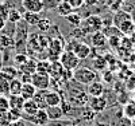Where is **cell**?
<instances>
[{"label": "cell", "instance_id": "6da1fadb", "mask_svg": "<svg viewBox=\"0 0 135 126\" xmlns=\"http://www.w3.org/2000/svg\"><path fill=\"white\" fill-rule=\"evenodd\" d=\"M81 31L84 34H95L97 31H101L103 28V19H101L99 15H91L88 16L85 20L81 21Z\"/></svg>", "mask_w": 135, "mask_h": 126}, {"label": "cell", "instance_id": "7a4b0ae2", "mask_svg": "<svg viewBox=\"0 0 135 126\" xmlns=\"http://www.w3.org/2000/svg\"><path fill=\"white\" fill-rule=\"evenodd\" d=\"M97 74L91 70V68H86V67H81V68H76L73 71V79L76 82H78L80 85H89L92 83L93 81H96Z\"/></svg>", "mask_w": 135, "mask_h": 126}, {"label": "cell", "instance_id": "3957f363", "mask_svg": "<svg viewBox=\"0 0 135 126\" xmlns=\"http://www.w3.org/2000/svg\"><path fill=\"white\" fill-rule=\"evenodd\" d=\"M58 62L65 70H70V71H74L76 68H78V64H80V59L77 58V55L73 51H68V50H64V52L60 55Z\"/></svg>", "mask_w": 135, "mask_h": 126}, {"label": "cell", "instance_id": "277c9868", "mask_svg": "<svg viewBox=\"0 0 135 126\" xmlns=\"http://www.w3.org/2000/svg\"><path fill=\"white\" fill-rule=\"evenodd\" d=\"M18 27L15 30V38H14V42H15V46L14 47H16L18 50L20 47H25V46L27 44V39H28V32H27V27L20 24V21L18 23Z\"/></svg>", "mask_w": 135, "mask_h": 126}, {"label": "cell", "instance_id": "5b68a950", "mask_svg": "<svg viewBox=\"0 0 135 126\" xmlns=\"http://www.w3.org/2000/svg\"><path fill=\"white\" fill-rule=\"evenodd\" d=\"M50 76L49 74H41V73H35L31 76V83L35 86L37 90H47L50 87Z\"/></svg>", "mask_w": 135, "mask_h": 126}, {"label": "cell", "instance_id": "8992f818", "mask_svg": "<svg viewBox=\"0 0 135 126\" xmlns=\"http://www.w3.org/2000/svg\"><path fill=\"white\" fill-rule=\"evenodd\" d=\"M88 106L91 107L95 113H103L108 107V101L104 95L91 97V99H89V102H88Z\"/></svg>", "mask_w": 135, "mask_h": 126}, {"label": "cell", "instance_id": "52a82bcc", "mask_svg": "<svg viewBox=\"0 0 135 126\" xmlns=\"http://www.w3.org/2000/svg\"><path fill=\"white\" fill-rule=\"evenodd\" d=\"M23 119L30 121L31 123H34L35 126H46L50 122L47 114H46V110H42V109H39L32 117H27V118H23Z\"/></svg>", "mask_w": 135, "mask_h": 126}, {"label": "cell", "instance_id": "ba28073f", "mask_svg": "<svg viewBox=\"0 0 135 126\" xmlns=\"http://www.w3.org/2000/svg\"><path fill=\"white\" fill-rule=\"evenodd\" d=\"M89 99H91V97L88 95L86 91H78V93L73 94V97L70 98V103L74 106V107H84L88 105Z\"/></svg>", "mask_w": 135, "mask_h": 126}, {"label": "cell", "instance_id": "9c48e42d", "mask_svg": "<svg viewBox=\"0 0 135 126\" xmlns=\"http://www.w3.org/2000/svg\"><path fill=\"white\" fill-rule=\"evenodd\" d=\"M20 3H22V7L26 11H30V12L41 14L43 11L42 0H20Z\"/></svg>", "mask_w": 135, "mask_h": 126}, {"label": "cell", "instance_id": "30bf717a", "mask_svg": "<svg viewBox=\"0 0 135 126\" xmlns=\"http://www.w3.org/2000/svg\"><path fill=\"white\" fill-rule=\"evenodd\" d=\"M39 110V107L37 106V103L32 99H27L25 101L23 107H22V119L27 118V117H32L34 114Z\"/></svg>", "mask_w": 135, "mask_h": 126}, {"label": "cell", "instance_id": "8fae6325", "mask_svg": "<svg viewBox=\"0 0 135 126\" xmlns=\"http://www.w3.org/2000/svg\"><path fill=\"white\" fill-rule=\"evenodd\" d=\"M73 52L77 55V58L81 61V59H85V58H88V56L91 55V47H89L86 43L78 40L77 44H76V47L73 48Z\"/></svg>", "mask_w": 135, "mask_h": 126}, {"label": "cell", "instance_id": "7c38bea8", "mask_svg": "<svg viewBox=\"0 0 135 126\" xmlns=\"http://www.w3.org/2000/svg\"><path fill=\"white\" fill-rule=\"evenodd\" d=\"M86 93L89 97H100L104 94V85L99 82V81H93L92 83H89L86 86Z\"/></svg>", "mask_w": 135, "mask_h": 126}, {"label": "cell", "instance_id": "4fadbf2b", "mask_svg": "<svg viewBox=\"0 0 135 126\" xmlns=\"http://www.w3.org/2000/svg\"><path fill=\"white\" fill-rule=\"evenodd\" d=\"M45 101H46V105H47V106H60L62 98H61V95H60L58 91L50 90V91H46Z\"/></svg>", "mask_w": 135, "mask_h": 126}, {"label": "cell", "instance_id": "5bb4252c", "mask_svg": "<svg viewBox=\"0 0 135 126\" xmlns=\"http://www.w3.org/2000/svg\"><path fill=\"white\" fill-rule=\"evenodd\" d=\"M91 42H92V44L95 46V47L101 48V47H105L107 46L108 38L104 35L103 31H97V32H95V34L91 35Z\"/></svg>", "mask_w": 135, "mask_h": 126}, {"label": "cell", "instance_id": "9a60e30c", "mask_svg": "<svg viewBox=\"0 0 135 126\" xmlns=\"http://www.w3.org/2000/svg\"><path fill=\"white\" fill-rule=\"evenodd\" d=\"M18 71H19V74H28V75L35 74L37 73V61L32 58H28V61L23 66L18 67Z\"/></svg>", "mask_w": 135, "mask_h": 126}, {"label": "cell", "instance_id": "2e32d148", "mask_svg": "<svg viewBox=\"0 0 135 126\" xmlns=\"http://www.w3.org/2000/svg\"><path fill=\"white\" fill-rule=\"evenodd\" d=\"M62 74H64V67L61 66V63H60L58 61L51 62L50 71H49V76H50L51 79H58V81H61Z\"/></svg>", "mask_w": 135, "mask_h": 126}, {"label": "cell", "instance_id": "e0dca14e", "mask_svg": "<svg viewBox=\"0 0 135 126\" xmlns=\"http://www.w3.org/2000/svg\"><path fill=\"white\" fill-rule=\"evenodd\" d=\"M22 20H23L26 24H28V26H37L38 21L41 20V14L26 11V12L22 14Z\"/></svg>", "mask_w": 135, "mask_h": 126}, {"label": "cell", "instance_id": "ac0fdd59", "mask_svg": "<svg viewBox=\"0 0 135 126\" xmlns=\"http://www.w3.org/2000/svg\"><path fill=\"white\" fill-rule=\"evenodd\" d=\"M37 93V89L32 83H23L22 85V90H20V97L25 101L27 99H32L34 94Z\"/></svg>", "mask_w": 135, "mask_h": 126}, {"label": "cell", "instance_id": "d6986e66", "mask_svg": "<svg viewBox=\"0 0 135 126\" xmlns=\"http://www.w3.org/2000/svg\"><path fill=\"white\" fill-rule=\"evenodd\" d=\"M45 110H46V114L50 121H58L62 117H65L60 106H47Z\"/></svg>", "mask_w": 135, "mask_h": 126}, {"label": "cell", "instance_id": "ffe728a7", "mask_svg": "<svg viewBox=\"0 0 135 126\" xmlns=\"http://www.w3.org/2000/svg\"><path fill=\"white\" fill-rule=\"evenodd\" d=\"M128 19H132L131 14L126 12V11L119 9V11H116V12H115V16L112 18V26H115V27L118 28L123 21H124V20H128Z\"/></svg>", "mask_w": 135, "mask_h": 126}, {"label": "cell", "instance_id": "44dd1931", "mask_svg": "<svg viewBox=\"0 0 135 126\" xmlns=\"http://www.w3.org/2000/svg\"><path fill=\"white\" fill-rule=\"evenodd\" d=\"M119 31L122 32V35H132L135 32V21L132 19H128V20H124L122 24L118 27Z\"/></svg>", "mask_w": 135, "mask_h": 126}, {"label": "cell", "instance_id": "7402d4cb", "mask_svg": "<svg viewBox=\"0 0 135 126\" xmlns=\"http://www.w3.org/2000/svg\"><path fill=\"white\" fill-rule=\"evenodd\" d=\"M46 91L47 90H37V93L34 94V97H32V101L37 103V106L39 107V109H42V110H45L47 107V105H46V101H45V95H46Z\"/></svg>", "mask_w": 135, "mask_h": 126}, {"label": "cell", "instance_id": "603a6c76", "mask_svg": "<svg viewBox=\"0 0 135 126\" xmlns=\"http://www.w3.org/2000/svg\"><path fill=\"white\" fill-rule=\"evenodd\" d=\"M81 109V114H80V118L85 122H93L96 119V116L97 113H95L89 106H84V107H80Z\"/></svg>", "mask_w": 135, "mask_h": 126}, {"label": "cell", "instance_id": "cb8c5ba5", "mask_svg": "<svg viewBox=\"0 0 135 126\" xmlns=\"http://www.w3.org/2000/svg\"><path fill=\"white\" fill-rule=\"evenodd\" d=\"M73 8L70 7V4L66 2V0H62V2L57 6V8H55V12H57L60 16H62V18H65V16H68L69 14H72L73 12Z\"/></svg>", "mask_w": 135, "mask_h": 126}, {"label": "cell", "instance_id": "d4e9b609", "mask_svg": "<svg viewBox=\"0 0 135 126\" xmlns=\"http://www.w3.org/2000/svg\"><path fill=\"white\" fill-rule=\"evenodd\" d=\"M0 73H2L8 81H11V79H14V78H18V74H19L18 67H15V66H3Z\"/></svg>", "mask_w": 135, "mask_h": 126}, {"label": "cell", "instance_id": "484cf974", "mask_svg": "<svg viewBox=\"0 0 135 126\" xmlns=\"http://www.w3.org/2000/svg\"><path fill=\"white\" fill-rule=\"evenodd\" d=\"M8 103H9V109L22 110L23 103H25V99L20 95H8Z\"/></svg>", "mask_w": 135, "mask_h": 126}, {"label": "cell", "instance_id": "4316f807", "mask_svg": "<svg viewBox=\"0 0 135 126\" xmlns=\"http://www.w3.org/2000/svg\"><path fill=\"white\" fill-rule=\"evenodd\" d=\"M7 21H9L11 24H18L19 21H22V12L16 8H9L7 15Z\"/></svg>", "mask_w": 135, "mask_h": 126}, {"label": "cell", "instance_id": "83f0119b", "mask_svg": "<svg viewBox=\"0 0 135 126\" xmlns=\"http://www.w3.org/2000/svg\"><path fill=\"white\" fill-rule=\"evenodd\" d=\"M22 81L19 78H14L9 81V95H20L22 90Z\"/></svg>", "mask_w": 135, "mask_h": 126}, {"label": "cell", "instance_id": "f1b7e54d", "mask_svg": "<svg viewBox=\"0 0 135 126\" xmlns=\"http://www.w3.org/2000/svg\"><path fill=\"white\" fill-rule=\"evenodd\" d=\"M15 46V42H14V38L7 35V34H2L0 35V48L3 50H8V48H12Z\"/></svg>", "mask_w": 135, "mask_h": 126}, {"label": "cell", "instance_id": "f546056e", "mask_svg": "<svg viewBox=\"0 0 135 126\" xmlns=\"http://www.w3.org/2000/svg\"><path fill=\"white\" fill-rule=\"evenodd\" d=\"M123 116L128 119H134L135 118V102H126L123 106Z\"/></svg>", "mask_w": 135, "mask_h": 126}, {"label": "cell", "instance_id": "4dcf8cb0", "mask_svg": "<svg viewBox=\"0 0 135 126\" xmlns=\"http://www.w3.org/2000/svg\"><path fill=\"white\" fill-rule=\"evenodd\" d=\"M65 19H66V21L69 23L70 26H73V27H80V26H81V21H83L81 15L77 14L76 11H73V12L69 14L68 16H65Z\"/></svg>", "mask_w": 135, "mask_h": 126}, {"label": "cell", "instance_id": "1f68e13d", "mask_svg": "<svg viewBox=\"0 0 135 126\" xmlns=\"http://www.w3.org/2000/svg\"><path fill=\"white\" fill-rule=\"evenodd\" d=\"M92 64H93V67L96 68V70L103 71V70H105V67L108 66V62L105 59V56L96 55V58H93V61H92Z\"/></svg>", "mask_w": 135, "mask_h": 126}, {"label": "cell", "instance_id": "d6a6232c", "mask_svg": "<svg viewBox=\"0 0 135 126\" xmlns=\"http://www.w3.org/2000/svg\"><path fill=\"white\" fill-rule=\"evenodd\" d=\"M0 95H9V81L0 73Z\"/></svg>", "mask_w": 135, "mask_h": 126}, {"label": "cell", "instance_id": "836d02e7", "mask_svg": "<svg viewBox=\"0 0 135 126\" xmlns=\"http://www.w3.org/2000/svg\"><path fill=\"white\" fill-rule=\"evenodd\" d=\"M37 27L41 31V34H46V32H49L51 30V21L47 18H41V20L38 21Z\"/></svg>", "mask_w": 135, "mask_h": 126}, {"label": "cell", "instance_id": "e575fe53", "mask_svg": "<svg viewBox=\"0 0 135 126\" xmlns=\"http://www.w3.org/2000/svg\"><path fill=\"white\" fill-rule=\"evenodd\" d=\"M50 66H51V62H50L49 59H43V61L37 62V73H41V74H49V71H50Z\"/></svg>", "mask_w": 135, "mask_h": 126}, {"label": "cell", "instance_id": "d590c367", "mask_svg": "<svg viewBox=\"0 0 135 126\" xmlns=\"http://www.w3.org/2000/svg\"><path fill=\"white\" fill-rule=\"evenodd\" d=\"M61 2L62 0H42L43 11H55V8Z\"/></svg>", "mask_w": 135, "mask_h": 126}, {"label": "cell", "instance_id": "8d00e7d4", "mask_svg": "<svg viewBox=\"0 0 135 126\" xmlns=\"http://www.w3.org/2000/svg\"><path fill=\"white\" fill-rule=\"evenodd\" d=\"M28 58H30V56H28L27 54H25V52H18V54L14 56V63H15L18 67H20V66H23V64L28 61Z\"/></svg>", "mask_w": 135, "mask_h": 126}, {"label": "cell", "instance_id": "74e56055", "mask_svg": "<svg viewBox=\"0 0 135 126\" xmlns=\"http://www.w3.org/2000/svg\"><path fill=\"white\" fill-rule=\"evenodd\" d=\"M60 107H61V110H62V113H64V116H69V114L74 110V106L70 103L69 101H61V103H60Z\"/></svg>", "mask_w": 135, "mask_h": 126}, {"label": "cell", "instance_id": "f35d334b", "mask_svg": "<svg viewBox=\"0 0 135 126\" xmlns=\"http://www.w3.org/2000/svg\"><path fill=\"white\" fill-rule=\"evenodd\" d=\"M8 114V118L11 122H15V121H19L22 119V110H16V109H9L7 111Z\"/></svg>", "mask_w": 135, "mask_h": 126}, {"label": "cell", "instance_id": "ab89813d", "mask_svg": "<svg viewBox=\"0 0 135 126\" xmlns=\"http://www.w3.org/2000/svg\"><path fill=\"white\" fill-rule=\"evenodd\" d=\"M124 2H126V0H111L108 8L112 11V12H116V11L122 9V7L124 6Z\"/></svg>", "mask_w": 135, "mask_h": 126}, {"label": "cell", "instance_id": "60d3db41", "mask_svg": "<svg viewBox=\"0 0 135 126\" xmlns=\"http://www.w3.org/2000/svg\"><path fill=\"white\" fill-rule=\"evenodd\" d=\"M9 110V103H8V97L0 95V113H4Z\"/></svg>", "mask_w": 135, "mask_h": 126}, {"label": "cell", "instance_id": "b9f144b4", "mask_svg": "<svg viewBox=\"0 0 135 126\" xmlns=\"http://www.w3.org/2000/svg\"><path fill=\"white\" fill-rule=\"evenodd\" d=\"M107 44H109L112 48H118L122 44V39H120V36H109Z\"/></svg>", "mask_w": 135, "mask_h": 126}, {"label": "cell", "instance_id": "7bdbcfd3", "mask_svg": "<svg viewBox=\"0 0 135 126\" xmlns=\"http://www.w3.org/2000/svg\"><path fill=\"white\" fill-rule=\"evenodd\" d=\"M66 2L70 4V7H72L74 11L80 9V8L84 6V0H66Z\"/></svg>", "mask_w": 135, "mask_h": 126}, {"label": "cell", "instance_id": "ee69618b", "mask_svg": "<svg viewBox=\"0 0 135 126\" xmlns=\"http://www.w3.org/2000/svg\"><path fill=\"white\" fill-rule=\"evenodd\" d=\"M132 123H131V119H128V118H126L124 116L123 117H120L118 121H116V125L115 126H131Z\"/></svg>", "mask_w": 135, "mask_h": 126}, {"label": "cell", "instance_id": "f6af8a7d", "mask_svg": "<svg viewBox=\"0 0 135 126\" xmlns=\"http://www.w3.org/2000/svg\"><path fill=\"white\" fill-rule=\"evenodd\" d=\"M8 126H26V121L25 119H19V121H15V122H11Z\"/></svg>", "mask_w": 135, "mask_h": 126}, {"label": "cell", "instance_id": "bcb514c9", "mask_svg": "<svg viewBox=\"0 0 135 126\" xmlns=\"http://www.w3.org/2000/svg\"><path fill=\"white\" fill-rule=\"evenodd\" d=\"M84 4L88 6V7H92V6L99 4V0H84Z\"/></svg>", "mask_w": 135, "mask_h": 126}, {"label": "cell", "instance_id": "7dc6e473", "mask_svg": "<svg viewBox=\"0 0 135 126\" xmlns=\"http://www.w3.org/2000/svg\"><path fill=\"white\" fill-rule=\"evenodd\" d=\"M6 26H7V20H6L4 18L0 16V31H3V30L6 28Z\"/></svg>", "mask_w": 135, "mask_h": 126}, {"label": "cell", "instance_id": "c3c4849f", "mask_svg": "<svg viewBox=\"0 0 135 126\" xmlns=\"http://www.w3.org/2000/svg\"><path fill=\"white\" fill-rule=\"evenodd\" d=\"M111 79H112V73H111V71H105V73H104V81L111 82Z\"/></svg>", "mask_w": 135, "mask_h": 126}, {"label": "cell", "instance_id": "681fc988", "mask_svg": "<svg viewBox=\"0 0 135 126\" xmlns=\"http://www.w3.org/2000/svg\"><path fill=\"white\" fill-rule=\"evenodd\" d=\"M99 3H101L104 7H108V6H109V3H111V0H99Z\"/></svg>", "mask_w": 135, "mask_h": 126}, {"label": "cell", "instance_id": "f907efd6", "mask_svg": "<svg viewBox=\"0 0 135 126\" xmlns=\"http://www.w3.org/2000/svg\"><path fill=\"white\" fill-rule=\"evenodd\" d=\"M93 126H111V125L107 123V122H96Z\"/></svg>", "mask_w": 135, "mask_h": 126}, {"label": "cell", "instance_id": "816d5d0a", "mask_svg": "<svg viewBox=\"0 0 135 126\" xmlns=\"http://www.w3.org/2000/svg\"><path fill=\"white\" fill-rule=\"evenodd\" d=\"M2 67H3V61H2V58H0V70H2Z\"/></svg>", "mask_w": 135, "mask_h": 126}, {"label": "cell", "instance_id": "f5cc1de1", "mask_svg": "<svg viewBox=\"0 0 135 126\" xmlns=\"http://www.w3.org/2000/svg\"><path fill=\"white\" fill-rule=\"evenodd\" d=\"M65 126H78V125H74V123H69V125H65Z\"/></svg>", "mask_w": 135, "mask_h": 126}, {"label": "cell", "instance_id": "db71d44e", "mask_svg": "<svg viewBox=\"0 0 135 126\" xmlns=\"http://www.w3.org/2000/svg\"><path fill=\"white\" fill-rule=\"evenodd\" d=\"M131 126H135V125H131Z\"/></svg>", "mask_w": 135, "mask_h": 126}]
</instances>
